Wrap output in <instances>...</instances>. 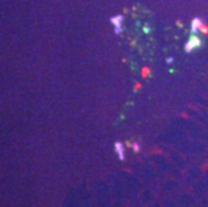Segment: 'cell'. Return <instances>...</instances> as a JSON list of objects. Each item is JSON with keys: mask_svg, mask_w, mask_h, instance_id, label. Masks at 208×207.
<instances>
[{"mask_svg": "<svg viewBox=\"0 0 208 207\" xmlns=\"http://www.w3.org/2000/svg\"><path fill=\"white\" fill-rule=\"evenodd\" d=\"M203 46V40L197 37V35H191L188 39L187 44H185V51L187 53H192L196 48H200Z\"/></svg>", "mask_w": 208, "mask_h": 207, "instance_id": "cell-1", "label": "cell"}, {"mask_svg": "<svg viewBox=\"0 0 208 207\" xmlns=\"http://www.w3.org/2000/svg\"><path fill=\"white\" fill-rule=\"evenodd\" d=\"M111 24L114 26L116 28V34H120L121 33V26H122V22H124V16L122 15H117L114 18H111Z\"/></svg>", "mask_w": 208, "mask_h": 207, "instance_id": "cell-2", "label": "cell"}, {"mask_svg": "<svg viewBox=\"0 0 208 207\" xmlns=\"http://www.w3.org/2000/svg\"><path fill=\"white\" fill-rule=\"evenodd\" d=\"M201 19H199V18H195V19L192 20V26H191V30H192V33L195 34L199 31V28H200V26H201Z\"/></svg>", "mask_w": 208, "mask_h": 207, "instance_id": "cell-3", "label": "cell"}, {"mask_svg": "<svg viewBox=\"0 0 208 207\" xmlns=\"http://www.w3.org/2000/svg\"><path fill=\"white\" fill-rule=\"evenodd\" d=\"M199 31H200L201 34H204V35H208V26L204 24V23H201V26H200V28H199Z\"/></svg>", "mask_w": 208, "mask_h": 207, "instance_id": "cell-4", "label": "cell"}, {"mask_svg": "<svg viewBox=\"0 0 208 207\" xmlns=\"http://www.w3.org/2000/svg\"><path fill=\"white\" fill-rule=\"evenodd\" d=\"M141 73H142V77H148V75H149V69H148V67H144Z\"/></svg>", "mask_w": 208, "mask_h": 207, "instance_id": "cell-5", "label": "cell"}]
</instances>
